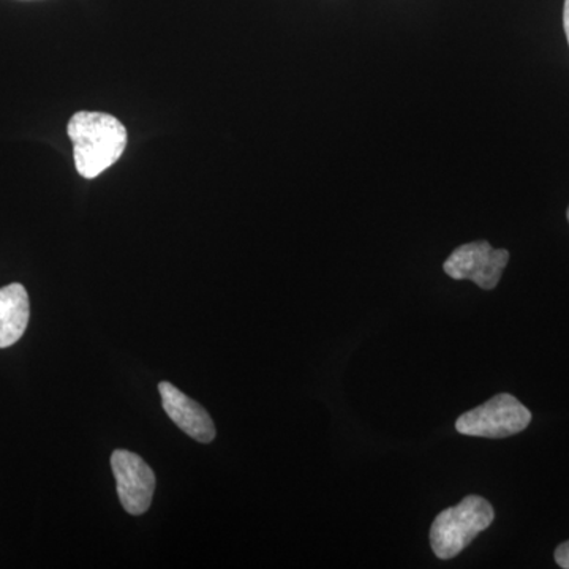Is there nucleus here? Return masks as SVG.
I'll list each match as a JSON object with an SVG mask.
<instances>
[{"instance_id":"obj_1","label":"nucleus","mask_w":569,"mask_h":569,"mask_svg":"<svg viewBox=\"0 0 569 569\" xmlns=\"http://www.w3.org/2000/svg\"><path fill=\"white\" fill-rule=\"evenodd\" d=\"M73 144L74 167L86 179L107 171L127 148V129L118 118L104 112L80 111L67 127Z\"/></svg>"},{"instance_id":"obj_2","label":"nucleus","mask_w":569,"mask_h":569,"mask_svg":"<svg viewBox=\"0 0 569 569\" xmlns=\"http://www.w3.org/2000/svg\"><path fill=\"white\" fill-rule=\"evenodd\" d=\"M496 511L486 498L468 496L458 507L445 509L430 527V546L440 560H451L488 530Z\"/></svg>"},{"instance_id":"obj_3","label":"nucleus","mask_w":569,"mask_h":569,"mask_svg":"<svg viewBox=\"0 0 569 569\" xmlns=\"http://www.w3.org/2000/svg\"><path fill=\"white\" fill-rule=\"evenodd\" d=\"M531 422V411L511 395H498L456 421L459 433L468 437L507 438L522 432Z\"/></svg>"},{"instance_id":"obj_4","label":"nucleus","mask_w":569,"mask_h":569,"mask_svg":"<svg viewBox=\"0 0 569 569\" xmlns=\"http://www.w3.org/2000/svg\"><path fill=\"white\" fill-rule=\"evenodd\" d=\"M508 261V250L493 249L488 241H477L458 247L445 261L443 269L451 279L471 280L482 290H493Z\"/></svg>"},{"instance_id":"obj_5","label":"nucleus","mask_w":569,"mask_h":569,"mask_svg":"<svg viewBox=\"0 0 569 569\" xmlns=\"http://www.w3.org/2000/svg\"><path fill=\"white\" fill-rule=\"evenodd\" d=\"M112 473L118 485V496L129 515L141 516L151 508L156 475L134 452L118 449L111 456Z\"/></svg>"},{"instance_id":"obj_6","label":"nucleus","mask_w":569,"mask_h":569,"mask_svg":"<svg viewBox=\"0 0 569 569\" xmlns=\"http://www.w3.org/2000/svg\"><path fill=\"white\" fill-rule=\"evenodd\" d=\"M159 391L162 396L164 411L171 421L193 440L200 441V443H211L216 438V427H213L208 411L168 381H162L159 385Z\"/></svg>"},{"instance_id":"obj_7","label":"nucleus","mask_w":569,"mask_h":569,"mask_svg":"<svg viewBox=\"0 0 569 569\" xmlns=\"http://www.w3.org/2000/svg\"><path fill=\"white\" fill-rule=\"evenodd\" d=\"M31 317L29 295L21 283L0 288V348L14 346L26 332Z\"/></svg>"},{"instance_id":"obj_8","label":"nucleus","mask_w":569,"mask_h":569,"mask_svg":"<svg viewBox=\"0 0 569 569\" xmlns=\"http://www.w3.org/2000/svg\"><path fill=\"white\" fill-rule=\"evenodd\" d=\"M556 561L560 568L569 569V541L560 545L556 550Z\"/></svg>"},{"instance_id":"obj_9","label":"nucleus","mask_w":569,"mask_h":569,"mask_svg":"<svg viewBox=\"0 0 569 569\" xmlns=\"http://www.w3.org/2000/svg\"><path fill=\"white\" fill-rule=\"evenodd\" d=\"M563 28H565V33H567V39H568V44H569V0H565Z\"/></svg>"},{"instance_id":"obj_10","label":"nucleus","mask_w":569,"mask_h":569,"mask_svg":"<svg viewBox=\"0 0 569 569\" xmlns=\"http://www.w3.org/2000/svg\"><path fill=\"white\" fill-rule=\"evenodd\" d=\"M567 217H568V222H569V208H568Z\"/></svg>"}]
</instances>
